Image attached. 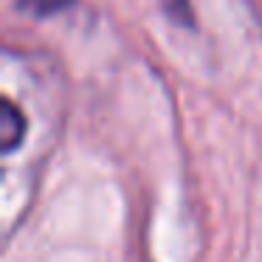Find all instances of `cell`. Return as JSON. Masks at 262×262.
I'll list each match as a JSON object with an SVG mask.
<instances>
[{
    "label": "cell",
    "mask_w": 262,
    "mask_h": 262,
    "mask_svg": "<svg viewBox=\"0 0 262 262\" xmlns=\"http://www.w3.org/2000/svg\"><path fill=\"white\" fill-rule=\"evenodd\" d=\"M26 133V119L17 107H14L12 99H3V133H0V141H3V149H14L20 144Z\"/></svg>",
    "instance_id": "cell-1"
}]
</instances>
